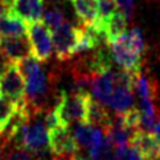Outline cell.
<instances>
[{
	"label": "cell",
	"mask_w": 160,
	"mask_h": 160,
	"mask_svg": "<svg viewBox=\"0 0 160 160\" xmlns=\"http://www.w3.org/2000/svg\"><path fill=\"white\" fill-rule=\"evenodd\" d=\"M99 21H106L119 9L115 0H98Z\"/></svg>",
	"instance_id": "23"
},
{
	"label": "cell",
	"mask_w": 160,
	"mask_h": 160,
	"mask_svg": "<svg viewBox=\"0 0 160 160\" xmlns=\"http://www.w3.org/2000/svg\"><path fill=\"white\" fill-rule=\"evenodd\" d=\"M5 150H7V152L4 155V160H40L35 153L15 144H8L5 147Z\"/></svg>",
	"instance_id": "21"
},
{
	"label": "cell",
	"mask_w": 160,
	"mask_h": 160,
	"mask_svg": "<svg viewBox=\"0 0 160 160\" xmlns=\"http://www.w3.org/2000/svg\"><path fill=\"white\" fill-rule=\"evenodd\" d=\"M11 64H12V62H9V60L5 57V54L2 52V49H0V78H2V76L9 68Z\"/></svg>",
	"instance_id": "25"
},
{
	"label": "cell",
	"mask_w": 160,
	"mask_h": 160,
	"mask_svg": "<svg viewBox=\"0 0 160 160\" xmlns=\"http://www.w3.org/2000/svg\"><path fill=\"white\" fill-rule=\"evenodd\" d=\"M0 42H2V36H0Z\"/></svg>",
	"instance_id": "28"
},
{
	"label": "cell",
	"mask_w": 160,
	"mask_h": 160,
	"mask_svg": "<svg viewBox=\"0 0 160 160\" xmlns=\"http://www.w3.org/2000/svg\"><path fill=\"white\" fill-rule=\"evenodd\" d=\"M73 134L78 143V146L88 148V150H90V148L94 147L95 144H98V143L102 142V139L105 138L103 130L95 127V126H91L86 122L78 123Z\"/></svg>",
	"instance_id": "14"
},
{
	"label": "cell",
	"mask_w": 160,
	"mask_h": 160,
	"mask_svg": "<svg viewBox=\"0 0 160 160\" xmlns=\"http://www.w3.org/2000/svg\"><path fill=\"white\" fill-rule=\"evenodd\" d=\"M132 88L140 103H156L159 98V83L152 74L139 69L132 73Z\"/></svg>",
	"instance_id": "10"
},
{
	"label": "cell",
	"mask_w": 160,
	"mask_h": 160,
	"mask_svg": "<svg viewBox=\"0 0 160 160\" xmlns=\"http://www.w3.org/2000/svg\"><path fill=\"white\" fill-rule=\"evenodd\" d=\"M0 49L12 64H19L22 60L33 56L32 44L28 35L3 37L2 42H0Z\"/></svg>",
	"instance_id": "11"
},
{
	"label": "cell",
	"mask_w": 160,
	"mask_h": 160,
	"mask_svg": "<svg viewBox=\"0 0 160 160\" xmlns=\"http://www.w3.org/2000/svg\"><path fill=\"white\" fill-rule=\"evenodd\" d=\"M25 78V106L29 115H45L50 110L49 97L53 91L57 74L47 73L35 57H28L19 62Z\"/></svg>",
	"instance_id": "1"
},
{
	"label": "cell",
	"mask_w": 160,
	"mask_h": 160,
	"mask_svg": "<svg viewBox=\"0 0 160 160\" xmlns=\"http://www.w3.org/2000/svg\"><path fill=\"white\" fill-rule=\"evenodd\" d=\"M49 136V150L53 155H72L78 152V143L74 138V134L70 132L69 127L56 126L48 130Z\"/></svg>",
	"instance_id": "8"
},
{
	"label": "cell",
	"mask_w": 160,
	"mask_h": 160,
	"mask_svg": "<svg viewBox=\"0 0 160 160\" xmlns=\"http://www.w3.org/2000/svg\"><path fill=\"white\" fill-rule=\"evenodd\" d=\"M82 25H93L99 20L98 0H70Z\"/></svg>",
	"instance_id": "15"
},
{
	"label": "cell",
	"mask_w": 160,
	"mask_h": 160,
	"mask_svg": "<svg viewBox=\"0 0 160 160\" xmlns=\"http://www.w3.org/2000/svg\"><path fill=\"white\" fill-rule=\"evenodd\" d=\"M130 144L142 153L144 160H160V142L152 132L144 130L135 131Z\"/></svg>",
	"instance_id": "13"
},
{
	"label": "cell",
	"mask_w": 160,
	"mask_h": 160,
	"mask_svg": "<svg viewBox=\"0 0 160 160\" xmlns=\"http://www.w3.org/2000/svg\"><path fill=\"white\" fill-rule=\"evenodd\" d=\"M0 94L18 107L25 103V78L19 64H11L0 78Z\"/></svg>",
	"instance_id": "5"
},
{
	"label": "cell",
	"mask_w": 160,
	"mask_h": 160,
	"mask_svg": "<svg viewBox=\"0 0 160 160\" xmlns=\"http://www.w3.org/2000/svg\"><path fill=\"white\" fill-rule=\"evenodd\" d=\"M117 4H118V8L119 11L127 16V19L130 20L131 16H132V11H134V2L135 0H115Z\"/></svg>",
	"instance_id": "24"
},
{
	"label": "cell",
	"mask_w": 160,
	"mask_h": 160,
	"mask_svg": "<svg viewBox=\"0 0 160 160\" xmlns=\"http://www.w3.org/2000/svg\"><path fill=\"white\" fill-rule=\"evenodd\" d=\"M9 12L25 22L40 21L44 16V0H11Z\"/></svg>",
	"instance_id": "12"
},
{
	"label": "cell",
	"mask_w": 160,
	"mask_h": 160,
	"mask_svg": "<svg viewBox=\"0 0 160 160\" xmlns=\"http://www.w3.org/2000/svg\"><path fill=\"white\" fill-rule=\"evenodd\" d=\"M18 112V106L0 94V136H2Z\"/></svg>",
	"instance_id": "18"
},
{
	"label": "cell",
	"mask_w": 160,
	"mask_h": 160,
	"mask_svg": "<svg viewBox=\"0 0 160 160\" xmlns=\"http://www.w3.org/2000/svg\"><path fill=\"white\" fill-rule=\"evenodd\" d=\"M111 115L108 110L106 108L105 105H102L101 102H98L95 98H93V95L89 99V105H88V119L86 123L95 126L98 128L105 130L111 122Z\"/></svg>",
	"instance_id": "16"
},
{
	"label": "cell",
	"mask_w": 160,
	"mask_h": 160,
	"mask_svg": "<svg viewBox=\"0 0 160 160\" xmlns=\"http://www.w3.org/2000/svg\"><path fill=\"white\" fill-rule=\"evenodd\" d=\"M112 60L122 68V70L134 73L142 69V53L134 48L127 35H122L108 44Z\"/></svg>",
	"instance_id": "4"
},
{
	"label": "cell",
	"mask_w": 160,
	"mask_h": 160,
	"mask_svg": "<svg viewBox=\"0 0 160 160\" xmlns=\"http://www.w3.org/2000/svg\"><path fill=\"white\" fill-rule=\"evenodd\" d=\"M27 35L32 44L33 57L38 62H48L53 52V40L52 32L47 27V24L41 20L31 22L28 25Z\"/></svg>",
	"instance_id": "6"
},
{
	"label": "cell",
	"mask_w": 160,
	"mask_h": 160,
	"mask_svg": "<svg viewBox=\"0 0 160 160\" xmlns=\"http://www.w3.org/2000/svg\"><path fill=\"white\" fill-rule=\"evenodd\" d=\"M134 88H132V73L122 70L117 73V83L112 95L107 103L115 114H124L134 108Z\"/></svg>",
	"instance_id": "7"
},
{
	"label": "cell",
	"mask_w": 160,
	"mask_h": 160,
	"mask_svg": "<svg viewBox=\"0 0 160 160\" xmlns=\"http://www.w3.org/2000/svg\"><path fill=\"white\" fill-rule=\"evenodd\" d=\"M115 83H117V73L112 72V69H107L95 73L91 77L89 89L97 101L101 102L102 105L107 106L108 101H110L112 95V91L115 89Z\"/></svg>",
	"instance_id": "9"
},
{
	"label": "cell",
	"mask_w": 160,
	"mask_h": 160,
	"mask_svg": "<svg viewBox=\"0 0 160 160\" xmlns=\"http://www.w3.org/2000/svg\"><path fill=\"white\" fill-rule=\"evenodd\" d=\"M65 20L66 19H65V15H64V12H62V9L56 7V5L49 7L44 12V22L47 24V27L50 31H53L54 28L61 25Z\"/></svg>",
	"instance_id": "20"
},
{
	"label": "cell",
	"mask_w": 160,
	"mask_h": 160,
	"mask_svg": "<svg viewBox=\"0 0 160 160\" xmlns=\"http://www.w3.org/2000/svg\"><path fill=\"white\" fill-rule=\"evenodd\" d=\"M88 91H64L57 99L54 112L61 126L69 127L73 123H83L88 119V105L90 99Z\"/></svg>",
	"instance_id": "2"
},
{
	"label": "cell",
	"mask_w": 160,
	"mask_h": 160,
	"mask_svg": "<svg viewBox=\"0 0 160 160\" xmlns=\"http://www.w3.org/2000/svg\"><path fill=\"white\" fill-rule=\"evenodd\" d=\"M112 147H114L112 143L105 135L102 142H99L98 144H95L89 150L90 160H112V156H114Z\"/></svg>",
	"instance_id": "19"
},
{
	"label": "cell",
	"mask_w": 160,
	"mask_h": 160,
	"mask_svg": "<svg viewBox=\"0 0 160 160\" xmlns=\"http://www.w3.org/2000/svg\"><path fill=\"white\" fill-rule=\"evenodd\" d=\"M5 147L3 143H0V160H4V155H5Z\"/></svg>",
	"instance_id": "27"
},
{
	"label": "cell",
	"mask_w": 160,
	"mask_h": 160,
	"mask_svg": "<svg viewBox=\"0 0 160 160\" xmlns=\"http://www.w3.org/2000/svg\"><path fill=\"white\" fill-rule=\"evenodd\" d=\"M152 134L155 135V138L160 142V108H158V114H156L155 124H153V128H152Z\"/></svg>",
	"instance_id": "26"
},
{
	"label": "cell",
	"mask_w": 160,
	"mask_h": 160,
	"mask_svg": "<svg viewBox=\"0 0 160 160\" xmlns=\"http://www.w3.org/2000/svg\"><path fill=\"white\" fill-rule=\"evenodd\" d=\"M114 160H144L142 153L134 146L118 147L114 152Z\"/></svg>",
	"instance_id": "22"
},
{
	"label": "cell",
	"mask_w": 160,
	"mask_h": 160,
	"mask_svg": "<svg viewBox=\"0 0 160 160\" xmlns=\"http://www.w3.org/2000/svg\"><path fill=\"white\" fill-rule=\"evenodd\" d=\"M52 40L57 60L62 62L69 61L78 52L79 28L65 20L61 25L52 31Z\"/></svg>",
	"instance_id": "3"
},
{
	"label": "cell",
	"mask_w": 160,
	"mask_h": 160,
	"mask_svg": "<svg viewBox=\"0 0 160 160\" xmlns=\"http://www.w3.org/2000/svg\"><path fill=\"white\" fill-rule=\"evenodd\" d=\"M28 25L27 22L15 16L11 12L0 15V36L2 37H15L27 35Z\"/></svg>",
	"instance_id": "17"
}]
</instances>
